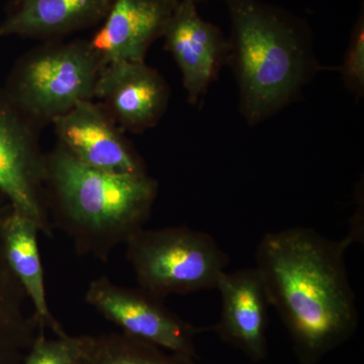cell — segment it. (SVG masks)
<instances>
[{"mask_svg":"<svg viewBox=\"0 0 364 364\" xmlns=\"http://www.w3.org/2000/svg\"><path fill=\"white\" fill-rule=\"evenodd\" d=\"M105 65L90 40L48 41L16 62L4 86L26 117L43 128L92 100Z\"/></svg>","mask_w":364,"mask_h":364,"instance_id":"obj_4","label":"cell"},{"mask_svg":"<svg viewBox=\"0 0 364 364\" xmlns=\"http://www.w3.org/2000/svg\"><path fill=\"white\" fill-rule=\"evenodd\" d=\"M112 0H11L0 23V38H31L42 42L97 25Z\"/></svg>","mask_w":364,"mask_h":364,"instance_id":"obj_13","label":"cell"},{"mask_svg":"<svg viewBox=\"0 0 364 364\" xmlns=\"http://www.w3.org/2000/svg\"><path fill=\"white\" fill-rule=\"evenodd\" d=\"M82 364H198L124 333L85 335Z\"/></svg>","mask_w":364,"mask_h":364,"instance_id":"obj_15","label":"cell"},{"mask_svg":"<svg viewBox=\"0 0 364 364\" xmlns=\"http://www.w3.org/2000/svg\"><path fill=\"white\" fill-rule=\"evenodd\" d=\"M227 64L239 91V109L257 126L296 102L320 71L313 33L303 18L260 0H226Z\"/></svg>","mask_w":364,"mask_h":364,"instance_id":"obj_2","label":"cell"},{"mask_svg":"<svg viewBox=\"0 0 364 364\" xmlns=\"http://www.w3.org/2000/svg\"><path fill=\"white\" fill-rule=\"evenodd\" d=\"M85 335L72 336L66 332L48 338L41 329L21 364H82Z\"/></svg>","mask_w":364,"mask_h":364,"instance_id":"obj_16","label":"cell"},{"mask_svg":"<svg viewBox=\"0 0 364 364\" xmlns=\"http://www.w3.org/2000/svg\"><path fill=\"white\" fill-rule=\"evenodd\" d=\"M158 189L148 173L93 168L60 145L45 154V203L52 229L65 233L78 253L100 261L143 229Z\"/></svg>","mask_w":364,"mask_h":364,"instance_id":"obj_3","label":"cell"},{"mask_svg":"<svg viewBox=\"0 0 364 364\" xmlns=\"http://www.w3.org/2000/svg\"><path fill=\"white\" fill-rule=\"evenodd\" d=\"M52 124L58 145L79 162L112 173H148L143 158L102 105L79 102Z\"/></svg>","mask_w":364,"mask_h":364,"instance_id":"obj_8","label":"cell"},{"mask_svg":"<svg viewBox=\"0 0 364 364\" xmlns=\"http://www.w3.org/2000/svg\"><path fill=\"white\" fill-rule=\"evenodd\" d=\"M179 0H112L90 44L104 65L144 62L151 45L162 38Z\"/></svg>","mask_w":364,"mask_h":364,"instance_id":"obj_12","label":"cell"},{"mask_svg":"<svg viewBox=\"0 0 364 364\" xmlns=\"http://www.w3.org/2000/svg\"><path fill=\"white\" fill-rule=\"evenodd\" d=\"M163 301L140 287L119 286L107 277L92 280L85 294L86 303L124 334L198 359L196 339L205 329L172 312Z\"/></svg>","mask_w":364,"mask_h":364,"instance_id":"obj_6","label":"cell"},{"mask_svg":"<svg viewBox=\"0 0 364 364\" xmlns=\"http://www.w3.org/2000/svg\"><path fill=\"white\" fill-rule=\"evenodd\" d=\"M350 245L347 238L334 241L298 226L265 234L256 248V269L299 364H318L358 330L355 294L345 264Z\"/></svg>","mask_w":364,"mask_h":364,"instance_id":"obj_1","label":"cell"},{"mask_svg":"<svg viewBox=\"0 0 364 364\" xmlns=\"http://www.w3.org/2000/svg\"><path fill=\"white\" fill-rule=\"evenodd\" d=\"M40 232L32 218L11 208L1 224L2 248L7 264L30 299L41 326L59 335L65 331L48 304L44 269L38 245Z\"/></svg>","mask_w":364,"mask_h":364,"instance_id":"obj_14","label":"cell"},{"mask_svg":"<svg viewBox=\"0 0 364 364\" xmlns=\"http://www.w3.org/2000/svg\"><path fill=\"white\" fill-rule=\"evenodd\" d=\"M196 2L202 1V0H195ZM224 1H226V0H224Z\"/></svg>","mask_w":364,"mask_h":364,"instance_id":"obj_18","label":"cell"},{"mask_svg":"<svg viewBox=\"0 0 364 364\" xmlns=\"http://www.w3.org/2000/svg\"><path fill=\"white\" fill-rule=\"evenodd\" d=\"M122 130L143 133L154 128L168 107L170 88L146 62H112L105 66L95 98Z\"/></svg>","mask_w":364,"mask_h":364,"instance_id":"obj_10","label":"cell"},{"mask_svg":"<svg viewBox=\"0 0 364 364\" xmlns=\"http://www.w3.org/2000/svg\"><path fill=\"white\" fill-rule=\"evenodd\" d=\"M41 127L26 117L0 86V191L20 210L52 235L44 195L45 154Z\"/></svg>","mask_w":364,"mask_h":364,"instance_id":"obj_7","label":"cell"},{"mask_svg":"<svg viewBox=\"0 0 364 364\" xmlns=\"http://www.w3.org/2000/svg\"><path fill=\"white\" fill-rule=\"evenodd\" d=\"M195 0H179L163 32L164 48L176 60L191 105L200 104L227 64L229 43L217 26L203 20Z\"/></svg>","mask_w":364,"mask_h":364,"instance_id":"obj_9","label":"cell"},{"mask_svg":"<svg viewBox=\"0 0 364 364\" xmlns=\"http://www.w3.org/2000/svg\"><path fill=\"white\" fill-rule=\"evenodd\" d=\"M347 91L356 102L364 97V9L360 11L352 28L343 62L338 69Z\"/></svg>","mask_w":364,"mask_h":364,"instance_id":"obj_17","label":"cell"},{"mask_svg":"<svg viewBox=\"0 0 364 364\" xmlns=\"http://www.w3.org/2000/svg\"><path fill=\"white\" fill-rule=\"evenodd\" d=\"M215 289L221 296V315L208 330L253 363L264 360L270 304L258 270L254 267L223 272Z\"/></svg>","mask_w":364,"mask_h":364,"instance_id":"obj_11","label":"cell"},{"mask_svg":"<svg viewBox=\"0 0 364 364\" xmlns=\"http://www.w3.org/2000/svg\"><path fill=\"white\" fill-rule=\"evenodd\" d=\"M126 246L139 287L161 299L217 289L230 263L214 237L186 226L143 228Z\"/></svg>","mask_w":364,"mask_h":364,"instance_id":"obj_5","label":"cell"}]
</instances>
